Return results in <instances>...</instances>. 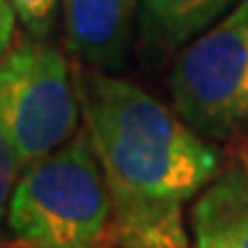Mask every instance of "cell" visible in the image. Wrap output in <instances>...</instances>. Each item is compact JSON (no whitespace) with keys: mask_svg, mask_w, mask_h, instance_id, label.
Listing matches in <instances>:
<instances>
[{"mask_svg":"<svg viewBox=\"0 0 248 248\" xmlns=\"http://www.w3.org/2000/svg\"><path fill=\"white\" fill-rule=\"evenodd\" d=\"M238 0H140L138 38L158 55H176L196 35L218 23Z\"/></svg>","mask_w":248,"mask_h":248,"instance_id":"cell-6","label":"cell"},{"mask_svg":"<svg viewBox=\"0 0 248 248\" xmlns=\"http://www.w3.org/2000/svg\"><path fill=\"white\" fill-rule=\"evenodd\" d=\"M193 216L216 223L238 248H248V170L233 168L198 198Z\"/></svg>","mask_w":248,"mask_h":248,"instance_id":"cell-7","label":"cell"},{"mask_svg":"<svg viewBox=\"0 0 248 248\" xmlns=\"http://www.w3.org/2000/svg\"><path fill=\"white\" fill-rule=\"evenodd\" d=\"M20 170L23 163L18 158V151L8 136V130L0 123V246H3V223L8 216V203L13 196V188L20 178Z\"/></svg>","mask_w":248,"mask_h":248,"instance_id":"cell-8","label":"cell"},{"mask_svg":"<svg viewBox=\"0 0 248 248\" xmlns=\"http://www.w3.org/2000/svg\"><path fill=\"white\" fill-rule=\"evenodd\" d=\"M168 91L173 110L203 138L248 128V0L176 53Z\"/></svg>","mask_w":248,"mask_h":248,"instance_id":"cell-3","label":"cell"},{"mask_svg":"<svg viewBox=\"0 0 248 248\" xmlns=\"http://www.w3.org/2000/svg\"><path fill=\"white\" fill-rule=\"evenodd\" d=\"M80 98L76 70L46 38L16 43L0 61V123L20 163L48 155L78 133Z\"/></svg>","mask_w":248,"mask_h":248,"instance_id":"cell-4","label":"cell"},{"mask_svg":"<svg viewBox=\"0 0 248 248\" xmlns=\"http://www.w3.org/2000/svg\"><path fill=\"white\" fill-rule=\"evenodd\" d=\"M18 33V16L13 10L10 0H0V61L13 50Z\"/></svg>","mask_w":248,"mask_h":248,"instance_id":"cell-11","label":"cell"},{"mask_svg":"<svg viewBox=\"0 0 248 248\" xmlns=\"http://www.w3.org/2000/svg\"><path fill=\"white\" fill-rule=\"evenodd\" d=\"M13 248H31V246H16V243H13ZM76 248H118V246H115V243H93V246H76Z\"/></svg>","mask_w":248,"mask_h":248,"instance_id":"cell-12","label":"cell"},{"mask_svg":"<svg viewBox=\"0 0 248 248\" xmlns=\"http://www.w3.org/2000/svg\"><path fill=\"white\" fill-rule=\"evenodd\" d=\"M76 85L106 173L118 248H188L183 208L218 173V155L176 110L121 78L76 68Z\"/></svg>","mask_w":248,"mask_h":248,"instance_id":"cell-1","label":"cell"},{"mask_svg":"<svg viewBox=\"0 0 248 248\" xmlns=\"http://www.w3.org/2000/svg\"><path fill=\"white\" fill-rule=\"evenodd\" d=\"M193 248H238L216 223L201 216H193Z\"/></svg>","mask_w":248,"mask_h":248,"instance_id":"cell-10","label":"cell"},{"mask_svg":"<svg viewBox=\"0 0 248 248\" xmlns=\"http://www.w3.org/2000/svg\"><path fill=\"white\" fill-rule=\"evenodd\" d=\"M58 3L61 0H10L18 23L28 31L31 38H46L53 28Z\"/></svg>","mask_w":248,"mask_h":248,"instance_id":"cell-9","label":"cell"},{"mask_svg":"<svg viewBox=\"0 0 248 248\" xmlns=\"http://www.w3.org/2000/svg\"><path fill=\"white\" fill-rule=\"evenodd\" d=\"M5 226L16 246L76 248L113 243V206L88 128L23 166Z\"/></svg>","mask_w":248,"mask_h":248,"instance_id":"cell-2","label":"cell"},{"mask_svg":"<svg viewBox=\"0 0 248 248\" xmlns=\"http://www.w3.org/2000/svg\"><path fill=\"white\" fill-rule=\"evenodd\" d=\"M65 48L78 65L121 73L136 43L140 0H61Z\"/></svg>","mask_w":248,"mask_h":248,"instance_id":"cell-5","label":"cell"}]
</instances>
